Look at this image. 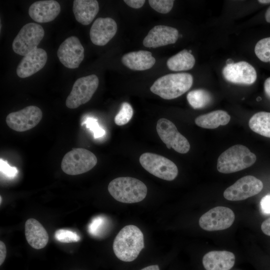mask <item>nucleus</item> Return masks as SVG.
<instances>
[{
	"mask_svg": "<svg viewBox=\"0 0 270 270\" xmlns=\"http://www.w3.org/2000/svg\"><path fill=\"white\" fill-rule=\"evenodd\" d=\"M222 73L227 81L235 84H252L257 78L255 68L245 61L226 64Z\"/></svg>",
	"mask_w": 270,
	"mask_h": 270,
	"instance_id": "14",
	"label": "nucleus"
},
{
	"mask_svg": "<svg viewBox=\"0 0 270 270\" xmlns=\"http://www.w3.org/2000/svg\"><path fill=\"white\" fill-rule=\"evenodd\" d=\"M55 238L63 243L77 242L80 240V236L76 232L66 229H58L54 233Z\"/></svg>",
	"mask_w": 270,
	"mask_h": 270,
	"instance_id": "29",
	"label": "nucleus"
},
{
	"mask_svg": "<svg viewBox=\"0 0 270 270\" xmlns=\"http://www.w3.org/2000/svg\"><path fill=\"white\" fill-rule=\"evenodd\" d=\"M72 10L76 20L83 25H88L99 11L98 2L96 0H74Z\"/></svg>",
	"mask_w": 270,
	"mask_h": 270,
	"instance_id": "22",
	"label": "nucleus"
},
{
	"mask_svg": "<svg viewBox=\"0 0 270 270\" xmlns=\"http://www.w3.org/2000/svg\"><path fill=\"white\" fill-rule=\"evenodd\" d=\"M254 52L261 61L270 62V37L260 40L255 46Z\"/></svg>",
	"mask_w": 270,
	"mask_h": 270,
	"instance_id": "27",
	"label": "nucleus"
},
{
	"mask_svg": "<svg viewBox=\"0 0 270 270\" xmlns=\"http://www.w3.org/2000/svg\"><path fill=\"white\" fill-rule=\"evenodd\" d=\"M262 188L260 180L252 176H246L228 187L224 192V196L231 201L244 200L258 194Z\"/></svg>",
	"mask_w": 270,
	"mask_h": 270,
	"instance_id": "12",
	"label": "nucleus"
},
{
	"mask_svg": "<svg viewBox=\"0 0 270 270\" xmlns=\"http://www.w3.org/2000/svg\"><path fill=\"white\" fill-rule=\"evenodd\" d=\"M156 132L168 148H172L180 153H187L190 149L188 140L178 130L174 124L170 120L161 118L156 124Z\"/></svg>",
	"mask_w": 270,
	"mask_h": 270,
	"instance_id": "9",
	"label": "nucleus"
},
{
	"mask_svg": "<svg viewBox=\"0 0 270 270\" xmlns=\"http://www.w3.org/2000/svg\"><path fill=\"white\" fill-rule=\"evenodd\" d=\"M248 125L253 132L270 138V112H260L255 114L250 118Z\"/></svg>",
	"mask_w": 270,
	"mask_h": 270,
	"instance_id": "25",
	"label": "nucleus"
},
{
	"mask_svg": "<svg viewBox=\"0 0 270 270\" xmlns=\"http://www.w3.org/2000/svg\"><path fill=\"white\" fill-rule=\"evenodd\" d=\"M124 2L129 6L134 8H142L146 2L144 0H124Z\"/></svg>",
	"mask_w": 270,
	"mask_h": 270,
	"instance_id": "34",
	"label": "nucleus"
},
{
	"mask_svg": "<svg viewBox=\"0 0 270 270\" xmlns=\"http://www.w3.org/2000/svg\"><path fill=\"white\" fill-rule=\"evenodd\" d=\"M141 270H160L158 265H152L146 267Z\"/></svg>",
	"mask_w": 270,
	"mask_h": 270,
	"instance_id": "38",
	"label": "nucleus"
},
{
	"mask_svg": "<svg viewBox=\"0 0 270 270\" xmlns=\"http://www.w3.org/2000/svg\"><path fill=\"white\" fill-rule=\"evenodd\" d=\"M42 117V111L38 107L30 106L18 111L9 114L6 117V121L11 129L22 132L36 126Z\"/></svg>",
	"mask_w": 270,
	"mask_h": 270,
	"instance_id": "11",
	"label": "nucleus"
},
{
	"mask_svg": "<svg viewBox=\"0 0 270 270\" xmlns=\"http://www.w3.org/2000/svg\"><path fill=\"white\" fill-rule=\"evenodd\" d=\"M265 18L268 22L270 23V6L267 9L265 13Z\"/></svg>",
	"mask_w": 270,
	"mask_h": 270,
	"instance_id": "39",
	"label": "nucleus"
},
{
	"mask_svg": "<svg viewBox=\"0 0 270 270\" xmlns=\"http://www.w3.org/2000/svg\"><path fill=\"white\" fill-rule=\"evenodd\" d=\"M178 38V32L176 28L158 25L152 28L143 40V44L147 48H156L174 44Z\"/></svg>",
	"mask_w": 270,
	"mask_h": 270,
	"instance_id": "16",
	"label": "nucleus"
},
{
	"mask_svg": "<svg viewBox=\"0 0 270 270\" xmlns=\"http://www.w3.org/2000/svg\"><path fill=\"white\" fill-rule=\"evenodd\" d=\"M139 160L146 171L160 178L171 181L178 174V168L176 164L160 155L145 152L140 156Z\"/></svg>",
	"mask_w": 270,
	"mask_h": 270,
	"instance_id": "7",
	"label": "nucleus"
},
{
	"mask_svg": "<svg viewBox=\"0 0 270 270\" xmlns=\"http://www.w3.org/2000/svg\"><path fill=\"white\" fill-rule=\"evenodd\" d=\"M60 10V6L56 0H39L30 6L28 14L36 22H48L58 16Z\"/></svg>",
	"mask_w": 270,
	"mask_h": 270,
	"instance_id": "18",
	"label": "nucleus"
},
{
	"mask_svg": "<svg viewBox=\"0 0 270 270\" xmlns=\"http://www.w3.org/2000/svg\"><path fill=\"white\" fill-rule=\"evenodd\" d=\"M108 190L115 200L126 204L140 202L147 194V188L143 182L128 176L112 180L108 184Z\"/></svg>",
	"mask_w": 270,
	"mask_h": 270,
	"instance_id": "3",
	"label": "nucleus"
},
{
	"mask_svg": "<svg viewBox=\"0 0 270 270\" xmlns=\"http://www.w3.org/2000/svg\"><path fill=\"white\" fill-rule=\"evenodd\" d=\"M234 219V214L230 208L219 206L202 214L200 218L199 225L208 231L224 230L230 228Z\"/></svg>",
	"mask_w": 270,
	"mask_h": 270,
	"instance_id": "10",
	"label": "nucleus"
},
{
	"mask_svg": "<svg viewBox=\"0 0 270 270\" xmlns=\"http://www.w3.org/2000/svg\"><path fill=\"white\" fill-rule=\"evenodd\" d=\"M48 55L45 50L37 48L22 59L16 68V74L20 78L32 76L45 66Z\"/></svg>",
	"mask_w": 270,
	"mask_h": 270,
	"instance_id": "17",
	"label": "nucleus"
},
{
	"mask_svg": "<svg viewBox=\"0 0 270 270\" xmlns=\"http://www.w3.org/2000/svg\"><path fill=\"white\" fill-rule=\"evenodd\" d=\"M44 36V30L42 26L34 22L28 23L14 38L12 50L16 54L25 56L38 48Z\"/></svg>",
	"mask_w": 270,
	"mask_h": 270,
	"instance_id": "6",
	"label": "nucleus"
},
{
	"mask_svg": "<svg viewBox=\"0 0 270 270\" xmlns=\"http://www.w3.org/2000/svg\"><path fill=\"white\" fill-rule=\"evenodd\" d=\"M98 84V78L94 74L77 79L66 99V106L73 109L88 102L97 90Z\"/></svg>",
	"mask_w": 270,
	"mask_h": 270,
	"instance_id": "8",
	"label": "nucleus"
},
{
	"mask_svg": "<svg viewBox=\"0 0 270 270\" xmlns=\"http://www.w3.org/2000/svg\"><path fill=\"white\" fill-rule=\"evenodd\" d=\"M186 98L194 109L204 108L208 106L212 100L210 94L204 89H196L190 92Z\"/></svg>",
	"mask_w": 270,
	"mask_h": 270,
	"instance_id": "26",
	"label": "nucleus"
},
{
	"mask_svg": "<svg viewBox=\"0 0 270 270\" xmlns=\"http://www.w3.org/2000/svg\"><path fill=\"white\" fill-rule=\"evenodd\" d=\"M234 262V254L226 250L210 251L202 258V264L206 270H230Z\"/></svg>",
	"mask_w": 270,
	"mask_h": 270,
	"instance_id": "19",
	"label": "nucleus"
},
{
	"mask_svg": "<svg viewBox=\"0 0 270 270\" xmlns=\"http://www.w3.org/2000/svg\"><path fill=\"white\" fill-rule=\"evenodd\" d=\"M264 86L266 95L270 98V77L266 80Z\"/></svg>",
	"mask_w": 270,
	"mask_h": 270,
	"instance_id": "37",
	"label": "nucleus"
},
{
	"mask_svg": "<svg viewBox=\"0 0 270 270\" xmlns=\"http://www.w3.org/2000/svg\"><path fill=\"white\" fill-rule=\"evenodd\" d=\"M150 6L156 11L161 14H167L172 9L174 0H150Z\"/></svg>",
	"mask_w": 270,
	"mask_h": 270,
	"instance_id": "31",
	"label": "nucleus"
},
{
	"mask_svg": "<svg viewBox=\"0 0 270 270\" xmlns=\"http://www.w3.org/2000/svg\"><path fill=\"white\" fill-rule=\"evenodd\" d=\"M261 229L264 234L270 236V217L262 222Z\"/></svg>",
	"mask_w": 270,
	"mask_h": 270,
	"instance_id": "35",
	"label": "nucleus"
},
{
	"mask_svg": "<svg viewBox=\"0 0 270 270\" xmlns=\"http://www.w3.org/2000/svg\"><path fill=\"white\" fill-rule=\"evenodd\" d=\"M117 29V24L112 18H98L94 20L90 29V40L95 45L104 46L115 36Z\"/></svg>",
	"mask_w": 270,
	"mask_h": 270,
	"instance_id": "15",
	"label": "nucleus"
},
{
	"mask_svg": "<svg viewBox=\"0 0 270 270\" xmlns=\"http://www.w3.org/2000/svg\"><path fill=\"white\" fill-rule=\"evenodd\" d=\"M0 172L8 178H14L18 174V170L16 167L10 166L7 161L0 159Z\"/></svg>",
	"mask_w": 270,
	"mask_h": 270,
	"instance_id": "32",
	"label": "nucleus"
},
{
	"mask_svg": "<svg viewBox=\"0 0 270 270\" xmlns=\"http://www.w3.org/2000/svg\"><path fill=\"white\" fill-rule=\"evenodd\" d=\"M6 249L4 242H0V265L1 266L4 262L6 258Z\"/></svg>",
	"mask_w": 270,
	"mask_h": 270,
	"instance_id": "36",
	"label": "nucleus"
},
{
	"mask_svg": "<svg viewBox=\"0 0 270 270\" xmlns=\"http://www.w3.org/2000/svg\"><path fill=\"white\" fill-rule=\"evenodd\" d=\"M230 119V116L227 112L216 110L198 116L195 119V123L202 128L214 129L220 126L226 125Z\"/></svg>",
	"mask_w": 270,
	"mask_h": 270,
	"instance_id": "23",
	"label": "nucleus"
},
{
	"mask_svg": "<svg viewBox=\"0 0 270 270\" xmlns=\"http://www.w3.org/2000/svg\"><path fill=\"white\" fill-rule=\"evenodd\" d=\"M122 62L132 70H144L152 68L156 63V60L150 52L140 50L124 54Z\"/></svg>",
	"mask_w": 270,
	"mask_h": 270,
	"instance_id": "21",
	"label": "nucleus"
},
{
	"mask_svg": "<svg viewBox=\"0 0 270 270\" xmlns=\"http://www.w3.org/2000/svg\"><path fill=\"white\" fill-rule=\"evenodd\" d=\"M196 60L194 56L186 50H184L170 58L166 62L168 68L172 71L179 72L192 69Z\"/></svg>",
	"mask_w": 270,
	"mask_h": 270,
	"instance_id": "24",
	"label": "nucleus"
},
{
	"mask_svg": "<svg viewBox=\"0 0 270 270\" xmlns=\"http://www.w3.org/2000/svg\"><path fill=\"white\" fill-rule=\"evenodd\" d=\"M258 2L262 4H267L270 3V0H260Z\"/></svg>",
	"mask_w": 270,
	"mask_h": 270,
	"instance_id": "40",
	"label": "nucleus"
},
{
	"mask_svg": "<svg viewBox=\"0 0 270 270\" xmlns=\"http://www.w3.org/2000/svg\"><path fill=\"white\" fill-rule=\"evenodd\" d=\"M144 246L142 232L136 226L128 225L122 228L116 236L113 250L119 260L130 262L137 258Z\"/></svg>",
	"mask_w": 270,
	"mask_h": 270,
	"instance_id": "1",
	"label": "nucleus"
},
{
	"mask_svg": "<svg viewBox=\"0 0 270 270\" xmlns=\"http://www.w3.org/2000/svg\"><path fill=\"white\" fill-rule=\"evenodd\" d=\"M256 160V154L246 146L236 144L230 146L219 156L217 169L221 173H233L252 166Z\"/></svg>",
	"mask_w": 270,
	"mask_h": 270,
	"instance_id": "4",
	"label": "nucleus"
},
{
	"mask_svg": "<svg viewBox=\"0 0 270 270\" xmlns=\"http://www.w3.org/2000/svg\"><path fill=\"white\" fill-rule=\"evenodd\" d=\"M86 124V128L92 132L96 139L102 138L106 134L105 130L100 126L96 118L92 117L86 118L82 124Z\"/></svg>",
	"mask_w": 270,
	"mask_h": 270,
	"instance_id": "30",
	"label": "nucleus"
},
{
	"mask_svg": "<svg viewBox=\"0 0 270 270\" xmlns=\"http://www.w3.org/2000/svg\"><path fill=\"white\" fill-rule=\"evenodd\" d=\"M97 162L96 156L90 151L83 148H76L64 156L61 168L68 174L78 175L92 170Z\"/></svg>",
	"mask_w": 270,
	"mask_h": 270,
	"instance_id": "5",
	"label": "nucleus"
},
{
	"mask_svg": "<svg viewBox=\"0 0 270 270\" xmlns=\"http://www.w3.org/2000/svg\"><path fill=\"white\" fill-rule=\"evenodd\" d=\"M133 116V109L131 105L126 102L122 104L120 110L114 117V122L118 126L128 123Z\"/></svg>",
	"mask_w": 270,
	"mask_h": 270,
	"instance_id": "28",
	"label": "nucleus"
},
{
	"mask_svg": "<svg viewBox=\"0 0 270 270\" xmlns=\"http://www.w3.org/2000/svg\"><path fill=\"white\" fill-rule=\"evenodd\" d=\"M192 76L188 73L170 74L158 78L150 86V91L165 100L179 97L190 89Z\"/></svg>",
	"mask_w": 270,
	"mask_h": 270,
	"instance_id": "2",
	"label": "nucleus"
},
{
	"mask_svg": "<svg viewBox=\"0 0 270 270\" xmlns=\"http://www.w3.org/2000/svg\"><path fill=\"white\" fill-rule=\"evenodd\" d=\"M260 206L264 214H270V194H266L262 198Z\"/></svg>",
	"mask_w": 270,
	"mask_h": 270,
	"instance_id": "33",
	"label": "nucleus"
},
{
	"mask_svg": "<svg viewBox=\"0 0 270 270\" xmlns=\"http://www.w3.org/2000/svg\"><path fill=\"white\" fill-rule=\"evenodd\" d=\"M25 236L28 244L37 250L44 248L49 238L48 234L42 224L32 218L26 222Z\"/></svg>",
	"mask_w": 270,
	"mask_h": 270,
	"instance_id": "20",
	"label": "nucleus"
},
{
	"mask_svg": "<svg viewBox=\"0 0 270 270\" xmlns=\"http://www.w3.org/2000/svg\"><path fill=\"white\" fill-rule=\"evenodd\" d=\"M1 202H2V197L0 196V204H1Z\"/></svg>",
	"mask_w": 270,
	"mask_h": 270,
	"instance_id": "41",
	"label": "nucleus"
},
{
	"mask_svg": "<svg viewBox=\"0 0 270 270\" xmlns=\"http://www.w3.org/2000/svg\"><path fill=\"white\" fill-rule=\"evenodd\" d=\"M57 56L64 66L68 68H76L84 58V48L76 36H71L60 44Z\"/></svg>",
	"mask_w": 270,
	"mask_h": 270,
	"instance_id": "13",
	"label": "nucleus"
}]
</instances>
